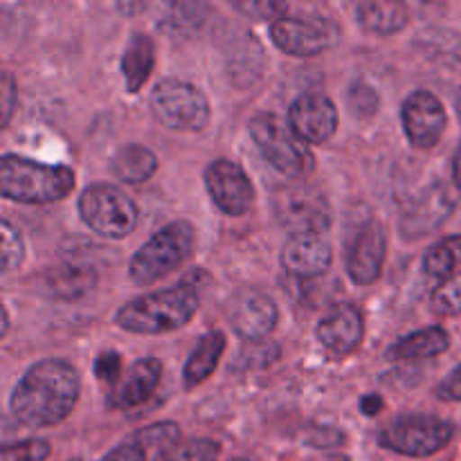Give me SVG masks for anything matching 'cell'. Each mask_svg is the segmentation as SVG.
Returning <instances> with one entry per match:
<instances>
[{"mask_svg":"<svg viewBox=\"0 0 461 461\" xmlns=\"http://www.w3.org/2000/svg\"><path fill=\"white\" fill-rule=\"evenodd\" d=\"M95 376L102 383L117 385L122 376V356L117 351H104L95 360Z\"/></svg>","mask_w":461,"mask_h":461,"instance_id":"obj_35","label":"cell"},{"mask_svg":"<svg viewBox=\"0 0 461 461\" xmlns=\"http://www.w3.org/2000/svg\"><path fill=\"white\" fill-rule=\"evenodd\" d=\"M387 241L383 228L376 223H369L360 230L351 241L347 252V273L351 282L358 286H369L381 277L383 264H385Z\"/></svg>","mask_w":461,"mask_h":461,"instance_id":"obj_15","label":"cell"},{"mask_svg":"<svg viewBox=\"0 0 461 461\" xmlns=\"http://www.w3.org/2000/svg\"><path fill=\"white\" fill-rule=\"evenodd\" d=\"M333 250L320 234H300L291 237L282 250V266L286 273L300 279L320 277L331 268Z\"/></svg>","mask_w":461,"mask_h":461,"instance_id":"obj_16","label":"cell"},{"mask_svg":"<svg viewBox=\"0 0 461 461\" xmlns=\"http://www.w3.org/2000/svg\"><path fill=\"white\" fill-rule=\"evenodd\" d=\"M131 439H135L147 450H158V453H162V450L178 444L180 428L176 426V423H153V426L142 428V430L135 432Z\"/></svg>","mask_w":461,"mask_h":461,"instance_id":"obj_29","label":"cell"},{"mask_svg":"<svg viewBox=\"0 0 461 461\" xmlns=\"http://www.w3.org/2000/svg\"><path fill=\"white\" fill-rule=\"evenodd\" d=\"M232 461H250V459H232Z\"/></svg>","mask_w":461,"mask_h":461,"instance_id":"obj_43","label":"cell"},{"mask_svg":"<svg viewBox=\"0 0 461 461\" xmlns=\"http://www.w3.org/2000/svg\"><path fill=\"white\" fill-rule=\"evenodd\" d=\"M230 324L243 340H261L277 324V306L259 291H241L232 297L228 309Z\"/></svg>","mask_w":461,"mask_h":461,"instance_id":"obj_14","label":"cell"},{"mask_svg":"<svg viewBox=\"0 0 461 461\" xmlns=\"http://www.w3.org/2000/svg\"><path fill=\"white\" fill-rule=\"evenodd\" d=\"M3 102H0V108H3V126L9 124V117H12L14 102H16V86H14V77L9 72L3 75Z\"/></svg>","mask_w":461,"mask_h":461,"instance_id":"obj_38","label":"cell"},{"mask_svg":"<svg viewBox=\"0 0 461 461\" xmlns=\"http://www.w3.org/2000/svg\"><path fill=\"white\" fill-rule=\"evenodd\" d=\"M205 187L214 205L228 216H243L255 203V187L248 174L241 169V165L225 158L207 165Z\"/></svg>","mask_w":461,"mask_h":461,"instance_id":"obj_11","label":"cell"},{"mask_svg":"<svg viewBox=\"0 0 461 461\" xmlns=\"http://www.w3.org/2000/svg\"><path fill=\"white\" fill-rule=\"evenodd\" d=\"M363 313L354 304H340L329 311L318 324V338L329 351L347 356L363 340Z\"/></svg>","mask_w":461,"mask_h":461,"instance_id":"obj_17","label":"cell"},{"mask_svg":"<svg viewBox=\"0 0 461 461\" xmlns=\"http://www.w3.org/2000/svg\"><path fill=\"white\" fill-rule=\"evenodd\" d=\"M455 108H457V117L461 120V90H459L457 99H455Z\"/></svg>","mask_w":461,"mask_h":461,"instance_id":"obj_42","label":"cell"},{"mask_svg":"<svg viewBox=\"0 0 461 461\" xmlns=\"http://www.w3.org/2000/svg\"><path fill=\"white\" fill-rule=\"evenodd\" d=\"M113 174L129 185H140L151 178L158 169V158L144 144H126L113 156Z\"/></svg>","mask_w":461,"mask_h":461,"instance_id":"obj_24","label":"cell"},{"mask_svg":"<svg viewBox=\"0 0 461 461\" xmlns=\"http://www.w3.org/2000/svg\"><path fill=\"white\" fill-rule=\"evenodd\" d=\"M0 232H3V273L18 268L23 264V257H25V246H23V239L7 221L0 223Z\"/></svg>","mask_w":461,"mask_h":461,"instance_id":"obj_33","label":"cell"},{"mask_svg":"<svg viewBox=\"0 0 461 461\" xmlns=\"http://www.w3.org/2000/svg\"><path fill=\"white\" fill-rule=\"evenodd\" d=\"M461 268V237H448L435 243L423 259L426 275L437 279H450Z\"/></svg>","mask_w":461,"mask_h":461,"instance_id":"obj_26","label":"cell"},{"mask_svg":"<svg viewBox=\"0 0 461 461\" xmlns=\"http://www.w3.org/2000/svg\"><path fill=\"white\" fill-rule=\"evenodd\" d=\"M432 311L437 315H459L461 313V273L455 277L444 279L435 288L430 297Z\"/></svg>","mask_w":461,"mask_h":461,"instance_id":"obj_30","label":"cell"},{"mask_svg":"<svg viewBox=\"0 0 461 461\" xmlns=\"http://www.w3.org/2000/svg\"><path fill=\"white\" fill-rule=\"evenodd\" d=\"M453 439V426L444 419L428 414H410L396 419L378 437L383 448L394 450L405 457H430Z\"/></svg>","mask_w":461,"mask_h":461,"instance_id":"obj_9","label":"cell"},{"mask_svg":"<svg viewBox=\"0 0 461 461\" xmlns=\"http://www.w3.org/2000/svg\"><path fill=\"white\" fill-rule=\"evenodd\" d=\"M453 180H455V185L461 189V144H459L457 153H455V160H453Z\"/></svg>","mask_w":461,"mask_h":461,"instance_id":"obj_40","label":"cell"},{"mask_svg":"<svg viewBox=\"0 0 461 461\" xmlns=\"http://www.w3.org/2000/svg\"><path fill=\"white\" fill-rule=\"evenodd\" d=\"M9 331V315H7V309H3V336H7Z\"/></svg>","mask_w":461,"mask_h":461,"instance_id":"obj_41","label":"cell"},{"mask_svg":"<svg viewBox=\"0 0 461 461\" xmlns=\"http://www.w3.org/2000/svg\"><path fill=\"white\" fill-rule=\"evenodd\" d=\"M356 21L360 27L374 34H394L401 32L410 21V12L403 3H390V0H365L356 7Z\"/></svg>","mask_w":461,"mask_h":461,"instance_id":"obj_20","label":"cell"},{"mask_svg":"<svg viewBox=\"0 0 461 461\" xmlns=\"http://www.w3.org/2000/svg\"><path fill=\"white\" fill-rule=\"evenodd\" d=\"M79 216L95 234L124 239L138 225V207L126 194L111 185H93L79 198Z\"/></svg>","mask_w":461,"mask_h":461,"instance_id":"obj_7","label":"cell"},{"mask_svg":"<svg viewBox=\"0 0 461 461\" xmlns=\"http://www.w3.org/2000/svg\"><path fill=\"white\" fill-rule=\"evenodd\" d=\"M250 135L266 162H270V167L286 178L302 180L315 169V158L309 144L279 115L259 113L250 122Z\"/></svg>","mask_w":461,"mask_h":461,"instance_id":"obj_5","label":"cell"},{"mask_svg":"<svg viewBox=\"0 0 461 461\" xmlns=\"http://www.w3.org/2000/svg\"><path fill=\"white\" fill-rule=\"evenodd\" d=\"M360 410H363L367 417H376V414L383 410V399L378 394L363 396V401H360Z\"/></svg>","mask_w":461,"mask_h":461,"instance_id":"obj_39","label":"cell"},{"mask_svg":"<svg viewBox=\"0 0 461 461\" xmlns=\"http://www.w3.org/2000/svg\"><path fill=\"white\" fill-rule=\"evenodd\" d=\"M270 39L291 57H315L338 43V30L324 18H279L270 25Z\"/></svg>","mask_w":461,"mask_h":461,"instance_id":"obj_10","label":"cell"},{"mask_svg":"<svg viewBox=\"0 0 461 461\" xmlns=\"http://www.w3.org/2000/svg\"><path fill=\"white\" fill-rule=\"evenodd\" d=\"M437 396L441 401H461V365L439 383Z\"/></svg>","mask_w":461,"mask_h":461,"instance_id":"obj_37","label":"cell"},{"mask_svg":"<svg viewBox=\"0 0 461 461\" xmlns=\"http://www.w3.org/2000/svg\"><path fill=\"white\" fill-rule=\"evenodd\" d=\"M207 5L201 3H167L160 7V21L158 25L174 34H189L196 27H201L205 18Z\"/></svg>","mask_w":461,"mask_h":461,"instance_id":"obj_27","label":"cell"},{"mask_svg":"<svg viewBox=\"0 0 461 461\" xmlns=\"http://www.w3.org/2000/svg\"><path fill=\"white\" fill-rule=\"evenodd\" d=\"M347 102H349L351 113L356 117H372L376 115L381 97H378L374 86H369L367 81H354L349 86V93H347Z\"/></svg>","mask_w":461,"mask_h":461,"instance_id":"obj_31","label":"cell"},{"mask_svg":"<svg viewBox=\"0 0 461 461\" xmlns=\"http://www.w3.org/2000/svg\"><path fill=\"white\" fill-rule=\"evenodd\" d=\"M48 286L52 288L54 295L77 300V297H81L95 286V273L88 266H61V268H54L48 275Z\"/></svg>","mask_w":461,"mask_h":461,"instance_id":"obj_25","label":"cell"},{"mask_svg":"<svg viewBox=\"0 0 461 461\" xmlns=\"http://www.w3.org/2000/svg\"><path fill=\"white\" fill-rule=\"evenodd\" d=\"M79 390V374L72 365L66 360H41L14 387L9 408L25 426H57L75 410Z\"/></svg>","mask_w":461,"mask_h":461,"instance_id":"obj_1","label":"cell"},{"mask_svg":"<svg viewBox=\"0 0 461 461\" xmlns=\"http://www.w3.org/2000/svg\"><path fill=\"white\" fill-rule=\"evenodd\" d=\"M225 351V336L221 331H210L198 340L194 351L189 354L187 363H185L183 378L187 387H196L205 383L207 378L214 374L216 365H219L221 356Z\"/></svg>","mask_w":461,"mask_h":461,"instance_id":"obj_22","label":"cell"},{"mask_svg":"<svg viewBox=\"0 0 461 461\" xmlns=\"http://www.w3.org/2000/svg\"><path fill=\"white\" fill-rule=\"evenodd\" d=\"M219 444L212 439H189L176 444L171 448L158 453L153 461H216L219 459Z\"/></svg>","mask_w":461,"mask_h":461,"instance_id":"obj_28","label":"cell"},{"mask_svg":"<svg viewBox=\"0 0 461 461\" xmlns=\"http://www.w3.org/2000/svg\"><path fill=\"white\" fill-rule=\"evenodd\" d=\"M75 187V171L70 167H52L27 160L21 156H5L0 160V192L16 203H54L66 198Z\"/></svg>","mask_w":461,"mask_h":461,"instance_id":"obj_3","label":"cell"},{"mask_svg":"<svg viewBox=\"0 0 461 461\" xmlns=\"http://www.w3.org/2000/svg\"><path fill=\"white\" fill-rule=\"evenodd\" d=\"M151 111L171 131L196 133L210 124V102L196 86L180 79H162L151 93Z\"/></svg>","mask_w":461,"mask_h":461,"instance_id":"obj_6","label":"cell"},{"mask_svg":"<svg viewBox=\"0 0 461 461\" xmlns=\"http://www.w3.org/2000/svg\"><path fill=\"white\" fill-rule=\"evenodd\" d=\"M273 214L284 230L300 234H320L331 228V207L329 201L313 187L288 185L273 194Z\"/></svg>","mask_w":461,"mask_h":461,"instance_id":"obj_8","label":"cell"},{"mask_svg":"<svg viewBox=\"0 0 461 461\" xmlns=\"http://www.w3.org/2000/svg\"><path fill=\"white\" fill-rule=\"evenodd\" d=\"M450 212H453V198L446 192V187L437 185L405 212L403 221H401V232L405 239L426 237L428 232L444 223Z\"/></svg>","mask_w":461,"mask_h":461,"instance_id":"obj_19","label":"cell"},{"mask_svg":"<svg viewBox=\"0 0 461 461\" xmlns=\"http://www.w3.org/2000/svg\"><path fill=\"white\" fill-rule=\"evenodd\" d=\"M450 347L448 333L441 327H428L421 331H414L410 336L401 338L399 342L390 347L387 356L394 360H423L435 358V356L444 354Z\"/></svg>","mask_w":461,"mask_h":461,"instance_id":"obj_23","label":"cell"},{"mask_svg":"<svg viewBox=\"0 0 461 461\" xmlns=\"http://www.w3.org/2000/svg\"><path fill=\"white\" fill-rule=\"evenodd\" d=\"M99 461H147V448L140 446L135 439H129Z\"/></svg>","mask_w":461,"mask_h":461,"instance_id":"obj_36","label":"cell"},{"mask_svg":"<svg viewBox=\"0 0 461 461\" xmlns=\"http://www.w3.org/2000/svg\"><path fill=\"white\" fill-rule=\"evenodd\" d=\"M52 453L48 441L43 439H27L18 444L5 446L0 461H45Z\"/></svg>","mask_w":461,"mask_h":461,"instance_id":"obj_32","label":"cell"},{"mask_svg":"<svg viewBox=\"0 0 461 461\" xmlns=\"http://www.w3.org/2000/svg\"><path fill=\"white\" fill-rule=\"evenodd\" d=\"M194 239H196V232L187 221H174L158 230L131 259V279L140 286H151L160 282L192 257Z\"/></svg>","mask_w":461,"mask_h":461,"instance_id":"obj_4","label":"cell"},{"mask_svg":"<svg viewBox=\"0 0 461 461\" xmlns=\"http://www.w3.org/2000/svg\"><path fill=\"white\" fill-rule=\"evenodd\" d=\"M198 311V293L189 284L149 293L117 311L115 322L138 336H160L185 327Z\"/></svg>","mask_w":461,"mask_h":461,"instance_id":"obj_2","label":"cell"},{"mask_svg":"<svg viewBox=\"0 0 461 461\" xmlns=\"http://www.w3.org/2000/svg\"><path fill=\"white\" fill-rule=\"evenodd\" d=\"M153 63H156L153 41L147 34L135 32L129 43H126L124 54H122V75H124V84L129 93H138L147 84Z\"/></svg>","mask_w":461,"mask_h":461,"instance_id":"obj_21","label":"cell"},{"mask_svg":"<svg viewBox=\"0 0 461 461\" xmlns=\"http://www.w3.org/2000/svg\"><path fill=\"white\" fill-rule=\"evenodd\" d=\"M288 124L306 144H324L338 131V108L320 93H304L293 102Z\"/></svg>","mask_w":461,"mask_h":461,"instance_id":"obj_13","label":"cell"},{"mask_svg":"<svg viewBox=\"0 0 461 461\" xmlns=\"http://www.w3.org/2000/svg\"><path fill=\"white\" fill-rule=\"evenodd\" d=\"M234 9L246 16L257 18V21H279L284 18V14L288 12L286 3H279V0H268V3H261V0H246V3H234Z\"/></svg>","mask_w":461,"mask_h":461,"instance_id":"obj_34","label":"cell"},{"mask_svg":"<svg viewBox=\"0 0 461 461\" xmlns=\"http://www.w3.org/2000/svg\"><path fill=\"white\" fill-rule=\"evenodd\" d=\"M401 122L410 142L417 149H432L444 135L448 115L444 104L428 90L410 95L401 108Z\"/></svg>","mask_w":461,"mask_h":461,"instance_id":"obj_12","label":"cell"},{"mask_svg":"<svg viewBox=\"0 0 461 461\" xmlns=\"http://www.w3.org/2000/svg\"><path fill=\"white\" fill-rule=\"evenodd\" d=\"M162 378V363L158 358H142L126 369L111 392V405L117 410H131L142 405L151 399L158 390V383Z\"/></svg>","mask_w":461,"mask_h":461,"instance_id":"obj_18","label":"cell"}]
</instances>
